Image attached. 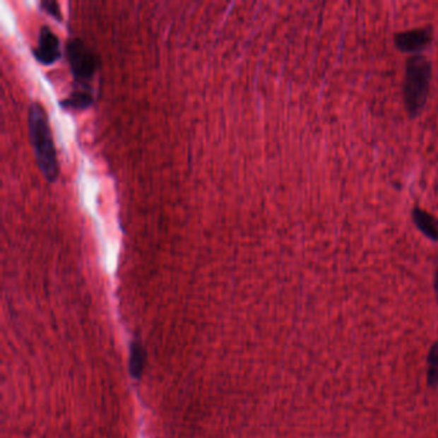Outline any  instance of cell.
I'll list each match as a JSON object with an SVG mask.
<instances>
[{"instance_id":"cell-8","label":"cell","mask_w":438,"mask_h":438,"mask_svg":"<svg viewBox=\"0 0 438 438\" xmlns=\"http://www.w3.org/2000/svg\"><path fill=\"white\" fill-rule=\"evenodd\" d=\"M93 98L88 93H72L70 98L64 99L61 103V106L69 110H85L88 107L92 106Z\"/></svg>"},{"instance_id":"cell-5","label":"cell","mask_w":438,"mask_h":438,"mask_svg":"<svg viewBox=\"0 0 438 438\" xmlns=\"http://www.w3.org/2000/svg\"><path fill=\"white\" fill-rule=\"evenodd\" d=\"M431 42V31L427 28L411 30L396 36V44L403 50H419Z\"/></svg>"},{"instance_id":"cell-10","label":"cell","mask_w":438,"mask_h":438,"mask_svg":"<svg viewBox=\"0 0 438 438\" xmlns=\"http://www.w3.org/2000/svg\"><path fill=\"white\" fill-rule=\"evenodd\" d=\"M42 9L47 12V13L50 14L52 17H54L57 21H62V14H61V11H59V6H58V3L57 1H52V0H45V1H42Z\"/></svg>"},{"instance_id":"cell-7","label":"cell","mask_w":438,"mask_h":438,"mask_svg":"<svg viewBox=\"0 0 438 438\" xmlns=\"http://www.w3.org/2000/svg\"><path fill=\"white\" fill-rule=\"evenodd\" d=\"M415 223L418 226L423 230L424 233L433 239H438V225L437 221L432 218L431 215L423 211H415Z\"/></svg>"},{"instance_id":"cell-2","label":"cell","mask_w":438,"mask_h":438,"mask_svg":"<svg viewBox=\"0 0 438 438\" xmlns=\"http://www.w3.org/2000/svg\"><path fill=\"white\" fill-rule=\"evenodd\" d=\"M431 78V66L423 57L410 58L405 76V102L411 114L417 113L427 99Z\"/></svg>"},{"instance_id":"cell-1","label":"cell","mask_w":438,"mask_h":438,"mask_svg":"<svg viewBox=\"0 0 438 438\" xmlns=\"http://www.w3.org/2000/svg\"><path fill=\"white\" fill-rule=\"evenodd\" d=\"M28 129L39 169L45 179L49 183H53L59 175V166L48 116L45 112V108L40 103H32L30 106Z\"/></svg>"},{"instance_id":"cell-9","label":"cell","mask_w":438,"mask_h":438,"mask_svg":"<svg viewBox=\"0 0 438 438\" xmlns=\"http://www.w3.org/2000/svg\"><path fill=\"white\" fill-rule=\"evenodd\" d=\"M430 383L431 384L438 383V345L433 347L430 357Z\"/></svg>"},{"instance_id":"cell-11","label":"cell","mask_w":438,"mask_h":438,"mask_svg":"<svg viewBox=\"0 0 438 438\" xmlns=\"http://www.w3.org/2000/svg\"><path fill=\"white\" fill-rule=\"evenodd\" d=\"M436 283H437V284H436V288H437V292H438V273H437V280H436Z\"/></svg>"},{"instance_id":"cell-4","label":"cell","mask_w":438,"mask_h":438,"mask_svg":"<svg viewBox=\"0 0 438 438\" xmlns=\"http://www.w3.org/2000/svg\"><path fill=\"white\" fill-rule=\"evenodd\" d=\"M32 54L42 64H52L61 57L59 40L49 28L44 26L40 30L37 45L32 49Z\"/></svg>"},{"instance_id":"cell-3","label":"cell","mask_w":438,"mask_h":438,"mask_svg":"<svg viewBox=\"0 0 438 438\" xmlns=\"http://www.w3.org/2000/svg\"><path fill=\"white\" fill-rule=\"evenodd\" d=\"M67 56L71 70L76 80H89L93 78L97 61L92 50L88 49L80 39L71 40L67 45Z\"/></svg>"},{"instance_id":"cell-6","label":"cell","mask_w":438,"mask_h":438,"mask_svg":"<svg viewBox=\"0 0 438 438\" xmlns=\"http://www.w3.org/2000/svg\"><path fill=\"white\" fill-rule=\"evenodd\" d=\"M146 348L139 342H133L130 348V373L134 378H141V373L146 367Z\"/></svg>"}]
</instances>
